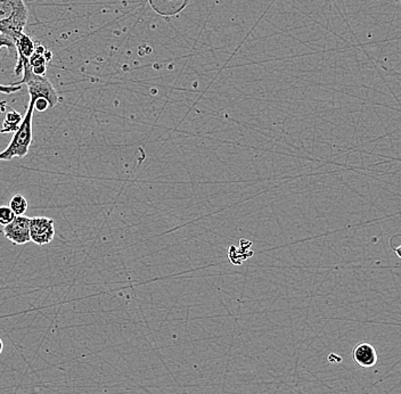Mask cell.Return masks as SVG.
I'll list each match as a JSON object with an SVG mask.
<instances>
[{"instance_id": "obj_16", "label": "cell", "mask_w": 401, "mask_h": 394, "mask_svg": "<svg viewBox=\"0 0 401 394\" xmlns=\"http://www.w3.org/2000/svg\"><path fill=\"white\" fill-rule=\"evenodd\" d=\"M395 1H397V3H399V1H400V0H395Z\"/></svg>"}, {"instance_id": "obj_7", "label": "cell", "mask_w": 401, "mask_h": 394, "mask_svg": "<svg viewBox=\"0 0 401 394\" xmlns=\"http://www.w3.org/2000/svg\"><path fill=\"white\" fill-rule=\"evenodd\" d=\"M13 42L17 54V62L15 68H14V74L19 75L23 71V61L29 60L30 56L33 54L35 44L33 39L24 33H19L17 38L14 39Z\"/></svg>"}, {"instance_id": "obj_6", "label": "cell", "mask_w": 401, "mask_h": 394, "mask_svg": "<svg viewBox=\"0 0 401 394\" xmlns=\"http://www.w3.org/2000/svg\"><path fill=\"white\" fill-rule=\"evenodd\" d=\"M22 120L21 113L8 105L6 100L0 102V134H13L17 132Z\"/></svg>"}, {"instance_id": "obj_13", "label": "cell", "mask_w": 401, "mask_h": 394, "mask_svg": "<svg viewBox=\"0 0 401 394\" xmlns=\"http://www.w3.org/2000/svg\"><path fill=\"white\" fill-rule=\"evenodd\" d=\"M17 215H14L12 208L8 206H0V226H7L13 222Z\"/></svg>"}, {"instance_id": "obj_11", "label": "cell", "mask_w": 401, "mask_h": 394, "mask_svg": "<svg viewBox=\"0 0 401 394\" xmlns=\"http://www.w3.org/2000/svg\"><path fill=\"white\" fill-rule=\"evenodd\" d=\"M6 47V48L13 49L15 48L14 46V42L12 39L8 38L6 35H1L0 33V49ZM23 87L21 84L17 86V84H10V86H5V84H0V93H6V95H10V93H17L19 90L22 89Z\"/></svg>"}, {"instance_id": "obj_3", "label": "cell", "mask_w": 401, "mask_h": 394, "mask_svg": "<svg viewBox=\"0 0 401 394\" xmlns=\"http://www.w3.org/2000/svg\"><path fill=\"white\" fill-rule=\"evenodd\" d=\"M23 78L22 80L17 81L15 84H26L28 87V91H29L30 100L35 103L38 98H45L48 100L51 109L54 106L57 105L60 102V96H58L57 91L55 89L52 82L45 77V75H37L33 73L30 68L29 60H24L23 61Z\"/></svg>"}, {"instance_id": "obj_15", "label": "cell", "mask_w": 401, "mask_h": 394, "mask_svg": "<svg viewBox=\"0 0 401 394\" xmlns=\"http://www.w3.org/2000/svg\"><path fill=\"white\" fill-rule=\"evenodd\" d=\"M3 340L0 339V355L3 353Z\"/></svg>"}, {"instance_id": "obj_14", "label": "cell", "mask_w": 401, "mask_h": 394, "mask_svg": "<svg viewBox=\"0 0 401 394\" xmlns=\"http://www.w3.org/2000/svg\"><path fill=\"white\" fill-rule=\"evenodd\" d=\"M328 361L331 362V364H340L342 361V358L340 356H337V355L332 353V355L328 356Z\"/></svg>"}, {"instance_id": "obj_10", "label": "cell", "mask_w": 401, "mask_h": 394, "mask_svg": "<svg viewBox=\"0 0 401 394\" xmlns=\"http://www.w3.org/2000/svg\"><path fill=\"white\" fill-rule=\"evenodd\" d=\"M190 0H148L152 8L162 17H175L183 12Z\"/></svg>"}, {"instance_id": "obj_9", "label": "cell", "mask_w": 401, "mask_h": 394, "mask_svg": "<svg viewBox=\"0 0 401 394\" xmlns=\"http://www.w3.org/2000/svg\"><path fill=\"white\" fill-rule=\"evenodd\" d=\"M53 53L45 46L35 45V52L30 56L29 65L33 73L37 75H45L47 72V65L52 61Z\"/></svg>"}, {"instance_id": "obj_5", "label": "cell", "mask_w": 401, "mask_h": 394, "mask_svg": "<svg viewBox=\"0 0 401 394\" xmlns=\"http://www.w3.org/2000/svg\"><path fill=\"white\" fill-rule=\"evenodd\" d=\"M3 236L14 245L30 243V218L26 215H17L13 222L3 227Z\"/></svg>"}, {"instance_id": "obj_2", "label": "cell", "mask_w": 401, "mask_h": 394, "mask_svg": "<svg viewBox=\"0 0 401 394\" xmlns=\"http://www.w3.org/2000/svg\"><path fill=\"white\" fill-rule=\"evenodd\" d=\"M35 106L30 100L26 109V116L23 118L17 132H13V137L10 144L3 152H0V161L13 160L14 157H24L29 153V148L33 144V118Z\"/></svg>"}, {"instance_id": "obj_12", "label": "cell", "mask_w": 401, "mask_h": 394, "mask_svg": "<svg viewBox=\"0 0 401 394\" xmlns=\"http://www.w3.org/2000/svg\"><path fill=\"white\" fill-rule=\"evenodd\" d=\"M8 206L12 208L14 215H26V212L28 211L29 204H28V201H26L24 196L21 195V194H17V195H14L13 197L10 199Z\"/></svg>"}, {"instance_id": "obj_1", "label": "cell", "mask_w": 401, "mask_h": 394, "mask_svg": "<svg viewBox=\"0 0 401 394\" xmlns=\"http://www.w3.org/2000/svg\"><path fill=\"white\" fill-rule=\"evenodd\" d=\"M29 12L24 0H0V33L17 38L28 24Z\"/></svg>"}, {"instance_id": "obj_8", "label": "cell", "mask_w": 401, "mask_h": 394, "mask_svg": "<svg viewBox=\"0 0 401 394\" xmlns=\"http://www.w3.org/2000/svg\"><path fill=\"white\" fill-rule=\"evenodd\" d=\"M353 358L356 364L364 368H371L377 364V352L375 348L368 342L357 344L353 350Z\"/></svg>"}, {"instance_id": "obj_4", "label": "cell", "mask_w": 401, "mask_h": 394, "mask_svg": "<svg viewBox=\"0 0 401 394\" xmlns=\"http://www.w3.org/2000/svg\"><path fill=\"white\" fill-rule=\"evenodd\" d=\"M55 238V222L47 217L30 218V238L37 245H47Z\"/></svg>"}]
</instances>
